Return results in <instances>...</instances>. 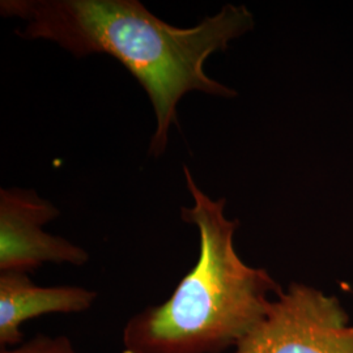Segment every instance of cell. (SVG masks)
<instances>
[{"mask_svg": "<svg viewBox=\"0 0 353 353\" xmlns=\"http://www.w3.org/2000/svg\"><path fill=\"white\" fill-rule=\"evenodd\" d=\"M0 12L24 23L17 30L21 38L55 42L76 58L106 54L122 64L145 90L154 112L152 156L164 153L185 94L237 96L207 75L204 64L254 26L250 11L232 4L191 28L165 23L138 0H1Z\"/></svg>", "mask_w": 353, "mask_h": 353, "instance_id": "obj_1", "label": "cell"}, {"mask_svg": "<svg viewBox=\"0 0 353 353\" xmlns=\"http://www.w3.org/2000/svg\"><path fill=\"white\" fill-rule=\"evenodd\" d=\"M192 205L181 208L199 232V256L163 305L127 322L123 353H223L236 348L265 318L271 296L283 292L263 268L241 261L234 249L239 221L225 216V199L212 201L183 166Z\"/></svg>", "mask_w": 353, "mask_h": 353, "instance_id": "obj_2", "label": "cell"}, {"mask_svg": "<svg viewBox=\"0 0 353 353\" xmlns=\"http://www.w3.org/2000/svg\"><path fill=\"white\" fill-rule=\"evenodd\" d=\"M234 353H353V326L336 297L292 284Z\"/></svg>", "mask_w": 353, "mask_h": 353, "instance_id": "obj_3", "label": "cell"}, {"mask_svg": "<svg viewBox=\"0 0 353 353\" xmlns=\"http://www.w3.org/2000/svg\"><path fill=\"white\" fill-rule=\"evenodd\" d=\"M59 214L33 190H0V271L28 274L46 262L85 265L84 249L42 230Z\"/></svg>", "mask_w": 353, "mask_h": 353, "instance_id": "obj_4", "label": "cell"}, {"mask_svg": "<svg viewBox=\"0 0 353 353\" xmlns=\"http://www.w3.org/2000/svg\"><path fill=\"white\" fill-rule=\"evenodd\" d=\"M97 299L94 290L83 287H38L28 274L1 272L0 275V344H20L21 323L51 313H83Z\"/></svg>", "mask_w": 353, "mask_h": 353, "instance_id": "obj_5", "label": "cell"}, {"mask_svg": "<svg viewBox=\"0 0 353 353\" xmlns=\"http://www.w3.org/2000/svg\"><path fill=\"white\" fill-rule=\"evenodd\" d=\"M1 353H77L71 341L65 336H37L32 341L13 348L3 350Z\"/></svg>", "mask_w": 353, "mask_h": 353, "instance_id": "obj_6", "label": "cell"}]
</instances>
